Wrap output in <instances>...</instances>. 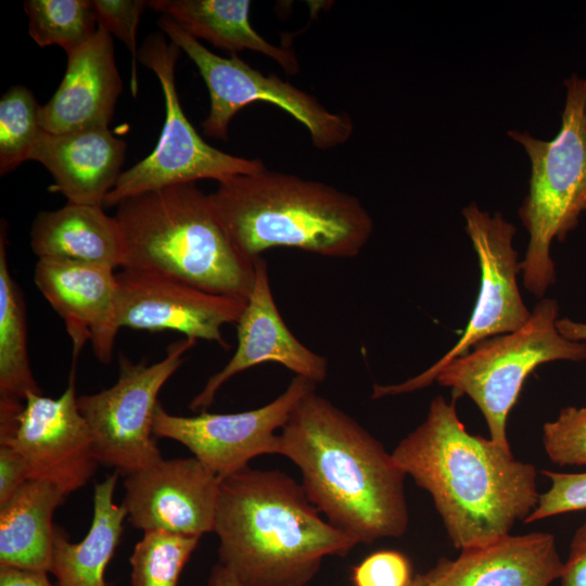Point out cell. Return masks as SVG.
<instances>
[{
	"label": "cell",
	"mask_w": 586,
	"mask_h": 586,
	"mask_svg": "<svg viewBox=\"0 0 586 586\" xmlns=\"http://www.w3.org/2000/svg\"><path fill=\"white\" fill-rule=\"evenodd\" d=\"M392 456L426 491L449 540L462 550L510 534L535 509L539 494L533 464L491 438L467 431L456 400L432 399L425 420Z\"/></svg>",
	"instance_id": "obj_1"
},
{
	"label": "cell",
	"mask_w": 586,
	"mask_h": 586,
	"mask_svg": "<svg viewBox=\"0 0 586 586\" xmlns=\"http://www.w3.org/2000/svg\"><path fill=\"white\" fill-rule=\"evenodd\" d=\"M276 454L300 469L309 501L357 544L406 533L405 472L377 438L316 390L281 429Z\"/></svg>",
	"instance_id": "obj_2"
},
{
	"label": "cell",
	"mask_w": 586,
	"mask_h": 586,
	"mask_svg": "<svg viewBox=\"0 0 586 586\" xmlns=\"http://www.w3.org/2000/svg\"><path fill=\"white\" fill-rule=\"evenodd\" d=\"M213 532L219 564L244 586H305L324 557L357 545L322 519L302 484L250 467L220 480Z\"/></svg>",
	"instance_id": "obj_3"
},
{
	"label": "cell",
	"mask_w": 586,
	"mask_h": 586,
	"mask_svg": "<svg viewBox=\"0 0 586 586\" xmlns=\"http://www.w3.org/2000/svg\"><path fill=\"white\" fill-rule=\"evenodd\" d=\"M209 198L231 241L250 259L276 247L354 258L373 232L371 215L355 195L266 167L219 181Z\"/></svg>",
	"instance_id": "obj_4"
},
{
	"label": "cell",
	"mask_w": 586,
	"mask_h": 586,
	"mask_svg": "<svg viewBox=\"0 0 586 586\" xmlns=\"http://www.w3.org/2000/svg\"><path fill=\"white\" fill-rule=\"evenodd\" d=\"M116 207L123 269L161 273L213 294L247 301L255 259L235 247L209 194L195 182L132 195Z\"/></svg>",
	"instance_id": "obj_5"
},
{
	"label": "cell",
	"mask_w": 586,
	"mask_h": 586,
	"mask_svg": "<svg viewBox=\"0 0 586 586\" xmlns=\"http://www.w3.org/2000/svg\"><path fill=\"white\" fill-rule=\"evenodd\" d=\"M564 86L561 126L552 140L527 131L508 132L531 162L528 193L519 208L528 233L520 266L524 288L536 297L556 282L552 241H563L586 211V78L573 73Z\"/></svg>",
	"instance_id": "obj_6"
},
{
	"label": "cell",
	"mask_w": 586,
	"mask_h": 586,
	"mask_svg": "<svg viewBox=\"0 0 586 586\" xmlns=\"http://www.w3.org/2000/svg\"><path fill=\"white\" fill-rule=\"evenodd\" d=\"M558 319V302L542 298L522 328L477 343L436 374L435 381L454 395H467L475 403L489 438L502 447L510 448L507 418L528 374L543 364L586 359V343L565 339Z\"/></svg>",
	"instance_id": "obj_7"
},
{
	"label": "cell",
	"mask_w": 586,
	"mask_h": 586,
	"mask_svg": "<svg viewBox=\"0 0 586 586\" xmlns=\"http://www.w3.org/2000/svg\"><path fill=\"white\" fill-rule=\"evenodd\" d=\"M156 24L192 60L207 86L211 106L202 123L207 137L227 140L234 115L259 101L278 106L305 126L317 149L336 148L353 136L354 122L349 114L330 111L311 94L275 74L264 75L237 54L222 58L212 52L167 16L161 15Z\"/></svg>",
	"instance_id": "obj_8"
},
{
	"label": "cell",
	"mask_w": 586,
	"mask_h": 586,
	"mask_svg": "<svg viewBox=\"0 0 586 586\" xmlns=\"http://www.w3.org/2000/svg\"><path fill=\"white\" fill-rule=\"evenodd\" d=\"M180 51L162 31L148 36L139 50L138 60L155 73L163 90L164 126L155 149L120 174L104 200L105 206H116L126 198L165 187L202 179L219 182L266 167L258 158L235 156L209 145L193 128L176 89L175 68Z\"/></svg>",
	"instance_id": "obj_9"
},
{
	"label": "cell",
	"mask_w": 586,
	"mask_h": 586,
	"mask_svg": "<svg viewBox=\"0 0 586 586\" xmlns=\"http://www.w3.org/2000/svg\"><path fill=\"white\" fill-rule=\"evenodd\" d=\"M196 341L184 337L171 343L165 357L152 365L120 355L114 385L77 397L99 464L126 476L163 459L153 434L157 396Z\"/></svg>",
	"instance_id": "obj_10"
},
{
	"label": "cell",
	"mask_w": 586,
	"mask_h": 586,
	"mask_svg": "<svg viewBox=\"0 0 586 586\" xmlns=\"http://www.w3.org/2000/svg\"><path fill=\"white\" fill-rule=\"evenodd\" d=\"M466 231L477 255L481 283L470 320L456 344L435 364L398 384L373 385L372 398L394 396L426 387L438 371L477 343L522 328L531 317L518 285L521 271L513 247L515 227L499 213L491 215L471 203L463 207Z\"/></svg>",
	"instance_id": "obj_11"
},
{
	"label": "cell",
	"mask_w": 586,
	"mask_h": 586,
	"mask_svg": "<svg viewBox=\"0 0 586 586\" xmlns=\"http://www.w3.org/2000/svg\"><path fill=\"white\" fill-rule=\"evenodd\" d=\"M316 383L295 375L282 394L247 411L186 417L167 412L158 404L153 434L186 446L220 480L245 468L255 457L276 454L278 431L285 425L298 403Z\"/></svg>",
	"instance_id": "obj_12"
},
{
	"label": "cell",
	"mask_w": 586,
	"mask_h": 586,
	"mask_svg": "<svg viewBox=\"0 0 586 586\" xmlns=\"http://www.w3.org/2000/svg\"><path fill=\"white\" fill-rule=\"evenodd\" d=\"M77 397L73 377L56 398L29 394L14 432L0 443L23 457L29 480L50 483L65 495L84 487L99 464Z\"/></svg>",
	"instance_id": "obj_13"
},
{
	"label": "cell",
	"mask_w": 586,
	"mask_h": 586,
	"mask_svg": "<svg viewBox=\"0 0 586 586\" xmlns=\"http://www.w3.org/2000/svg\"><path fill=\"white\" fill-rule=\"evenodd\" d=\"M116 278L119 328L173 330L228 348L221 329L237 323L246 304L152 271L123 269Z\"/></svg>",
	"instance_id": "obj_14"
},
{
	"label": "cell",
	"mask_w": 586,
	"mask_h": 586,
	"mask_svg": "<svg viewBox=\"0 0 586 586\" xmlns=\"http://www.w3.org/2000/svg\"><path fill=\"white\" fill-rule=\"evenodd\" d=\"M219 484L195 457L162 459L125 476L122 506L143 532L201 537L214 531Z\"/></svg>",
	"instance_id": "obj_15"
},
{
	"label": "cell",
	"mask_w": 586,
	"mask_h": 586,
	"mask_svg": "<svg viewBox=\"0 0 586 586\" xmlns=\"http://www.w3.org/2000/svg\"><path fill=\"white\" fill-rule=\"evenodd\" d=\"M237 324V349L213 374L189 407L206 409L219 388L235 374L265 362L279 364L314 383L328 375V360L300 342L283 321L275 302L264 257L255 259V280Z\"/></svg>",
	"instance_id": "obj_16"
},
{
	"label": "cell",
	"mask_w": 586,
	"mask_h": 586,
	"mask_svg": "<svg viewBox=\"0 0 586 586\" xmlns=\"http://www.w3.org/2000/svg\"><path fill=\"white\" fill-rule=\"evenodd\" d=\"M34 281L62 318L73 345V357L87 342L102 364L112 360L119 331L118 283L114 269L61 259H38Z\"/></svg>",
	"instance_id": "obj_17"
},
{
	"label": "cell",
	"mask_w": 586,
	"mask_h": 586,
	"mask_svg": "<svg viewBox=\"0 0 586 586\" xmlns=\"http://www.w3.org/2000/svg\"><path fill=\"white\" fill-rule=\"evenodd\" d=\"M563 564L555 536L533 532L462 549L426 574L432 586H549L560 579Z\"/></svg>",
	"instance_id": "obj_18"
},
{
	"label": "cell",
	"mask_w": 586,
	"mask_h": 586,
	"mask_svg": "<svg viewBox=\"0 0 586 586\" xmlns=\"http://www.w3.org/2000/svg\"><path fill=\"white\" fill-rule=\"evenodd\" d=\"M63 79L39 109V124L51 133L109 127L123 82L115 63L113 36L104 28L69 52Z\"/></svg>",
	"instance_id": "obj_19"
},
{
	"label": "cell",
	"mask_w": 586,
	"mask_h": 586,
	"mask_svg": "<svg viewBox=\"0 0 586 586\" xmlns=\"http://www.w3.org/2000/svg\"><path fill=\"white\" fill-rule=\"evenodd\" d=\"M127 143L109 127L87 128L65 133L40 130L30 160L52 175L53 192L69 203L104 206L115 187L126 156Z\"/></svg>",
	"instance_id": "obj_20"
},
{
	"label": "cell",
	"mask_w": 586,
	"mask_h": 586,
	"mask_svg": "<svg viewBox=\"0 0 586 586\" xmlns=\"http://www.w3.org/2000/svg\"><path fill=\"white\" fill-rule=\"evenodd\" d=\"M30 247L38 259L106 266L124 265V245L114 216L103 206L69 203L40 212L30 227Z\"/></svg>",
	"instance_id": "obj_21"
},
{
	"label": "cell",
	"mask_w": 586,
	"mask_h": 586,
	"mask_svg": "<svg viewBox=\"0 0 586 586\" xmlns=\"http://www.w3.org/2000/svg\"><path fill=\"white\" fill-rule=\"evenodd\" d=\"M250 0H152L149 7L176 22L190 36L237 54L262 53L289 75L300 72L293 49L276 46L260 36L250 21Z\"/></svg>",
	"instance_id": "obj_22"
},
{
	"label": "cell",
	"mask_w": 586,
	"mask_h": 586,
	"mask_svg": "<svg viewBox=\"0 0 586 586\" xmlns=\"http://www.w3.org/2000/svg\"><path fill=\"white\" fill-rule=\"evenodd\" d=\"M65 496L50 483L28 480L0 506V566L50 572L52 518Z\"/></svg>",
	"instance_id": "obj_23"
},
{
	"label": "cell",
	"mask_w": 586,
	"mask_h": 586,
	"mask_svg": "<svg viewBox=\"0 0 586 586\" xmlns=\"http://www.w3.org/2000/svg\"><path fill=\"white\" fill-rule=\"evenodd\" d=\"M7 224L0 231V440L16 428L29 394H42L28 356L23 293L11 276L7 254Z\"/></svg>",
	"instance_id": "obj_24"
},
{
	"label": "cell",
	"mask_w": 586,
	"mask_h": 586,
	"mask_svg": "<svg viewBox=\"0 0 586 586\" xmlns=\"http://www.w3.org/2000/svg\"><path fill=\"white\" fill-rule=\"evenodd\" d=\"M117 475L115 472L95 484L92 522L82 540L71 543L64 530L55 526L49 573L55 577L56 586H105V569L119 544L127 518L124 507L114 502Z\"/></svg>",
	"instance_id": "obj_25"
},
{
	"label": "cell",
	"mask_w": 586,
	"mask_h": 586,
	"mask_svg": "<svg viewBox=\"0 0 586 586\" xmlns=\"http://www.w3.org/2000/svg\"><path fill=\"white\" fill-rule=\"evenodd\" d=\"M28 34L39 47L59 46L66 54L84 46L98 30L91 0H26Z\"/></svg>",
	"instance_id": "obj_26"
},
{
	"label": "cell",
	"mask_w": 586,
	"mask_h": 586,
	"mask_svg": "<svg viewBox=\"0 0 586 586\" xmlns=\"http://www.w3.org/2000/svg\"><path fill=\"white\" fill-rule=\"evenodd\" d=\"M199 536L145 531L129 558L131 586H177Z\"/></svg>",
	"instance_id": "obj_27"
},
{
	"label": "cell",
	"mask_w": 586,
	"mask_h": 586,
	"mask_svg": "<svg viewBox=\"0 0 586 586\" xmlns=\"http://www.w3.org/2000/svg\"><path fill=\"white\" fill-rule=\"evenodd\" d=\"M39 109L31 90L11 87L0 99V175H7L30 160L41 130Z\"/></svg>",
	"instance_id": "obj_28"
},
{
	"label": "cell",
	"mask_w": 586,
	"mask_h": 586,
	"mask_svg": "<svg viewBox=\"0 0 586 586\" xmlns=\"http://www.w3.org/2000/svg\"><path fill=\"white\" fill-rule=\"evenodd\" d=\"M543 445L559 466H586V407L562 408L543 426Z\"/></svg>",
	"instance_id": "obj_29"
},
{
	"label": "cell",
	"mask_w": 586,
	"mask_h": 586,
	"mask_svg": "<svg viewBox=\"0 0 586 586\" xmlns=\"http://www.w3.org/2000/svg\"><path fill=\"white\" fill-rule=\"evenodd\" d=\"M98 20V26L112 36H116L131 53V92L136 97L137 79V28L140 18L149 7L144 0H91Z\"/></svg>",
	"instance_id": "obj_30"
},
{
	"label": "cell",
	"mask_w": 586,
	"mask_h": 586,
	"mask_svg": "<svg viewBox=\"0 0 586 586\" xmlns=\"http://www.w3.org/2000/svg\"><path fill=\"white\" fill-rule=\"evenodd\" d=\"M550 487L539 494L538 502L524 523L586 509V471L566 473L544 470Z\"/></svg>",
	"instance_id": "obj_31"
},
{
	"label": "cell",
	"mask_w": 586,
	"mask_h": 586,
	"mask_svg": "<svg viewBox=\"0 0 586 586\" xmlns=\"http://www.w3.org/2000/svg\"><path fill=\"white\" fill-rule=\"evenodd\" d=\"M412 579L409 559L396 550L375 551L352 570L354 586H410Z\"/></svg>",
	"instance_id": "obj_32"
},
{
	"label": "cell",
	"mask_w": 586,
	"mask_h": 586,
	"mask_svg": "<svg viewBox=\"0 0 586 586\" xmlns=\"http://www.w3.org/2000/svg\"><path fill=\"white\" fill-rule=\"evenodd\" d=\"M28 480L23 457L13 447L0 445V506Z\"/></svg>",
	"instance_id": "obj_33"
},
{
	"label": "cell",
	"mask_w": 586,
	"mask_h": 586,
	"mask_svg": "<svg viewBox=\"0 0 586 586\" xmlns=\"http://www.w3.org/2000/svg\"><path fill=\"white\" fill-rule=\"evenodd\" d=\"M560 583L561 586H586V520L571 539Z\"/></svg>",
	"instance_id": "obj_34"
},
{
	"label": "cell",
	"mask_w": 586,
	"mask_h": 586,
	"mask_svg": "<svg viewBox=\"0 0 586 586\" xmlns=\"http://www.w3.org/2000/svg\"><path fill=\"white\" fill-rule=\"evenodd\" d=\"M0 586H54L48 572L0 566Z\"/></svg>",
	"instance_id": "obj_35"
},
{
	"label": "cell",
	"mask_w": 586,
	"mask_h": 586,
	"mask_svg": "<svg viewBox=\"0 0 586 586\" xmlns=\"http://www.w3.org/2000/svg\"><path fill=\"white\" fill-rule=\"evenodd\" d=\"M559 332L568 340L586 343V323L561 318L557 321Z\"/></svg>",
	"instance_id": "obj_36"
},
{
	"label": "cell",
	"mask_w": 586,
	"mask_h": 586,
	"mask_svg": "<svg viewBox=\"0 0 586 586\" xmlns=\"http://www.w3.org/2000/svg\"><path fill=\"white\" fill-rule=\"evenodd\" d=\"M208 586H244L221 564H216L211 573Z\"/></svg>",
	"instance_id": "obj_37"
},
{
	"label": "cell",
	"mask_w": 586,
	"mask_h": 586,
	"mask_svg": "<svg viewBox=\"0 0 586 586\" xmlns=\"http://www.w3.org/2000/svg\"><path fill=\"white\" fill-rule=\"evenodd\" d=\"M410 586H432V585H431L428 574L423 573V574H417L413 577Z\"/></svg>",
	"instance_id": "obj_38"
}]
</instances>
